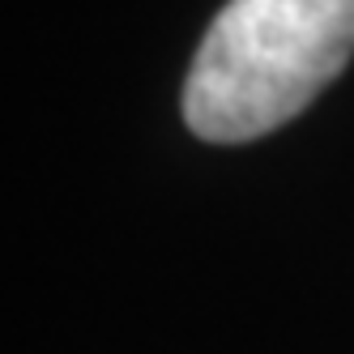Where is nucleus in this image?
Instances as JSON below:
<instances>
[{
  "instance_id": "obj_1",
  "label": "nucleus",
  "mask_w": 354,
  "mask_h": 354,
  "mask_svg": "<svg viewBox=\"0 0 354 354\" xmlns=\"http://www.w3.org/2000/svg\"><path fill=\"white\" fill-rule=\"evenodd\" d=\"M354 56V0H226L201 39L184 120L201 141H257L295 120Z\"/></svg>"
}]
</instances>
